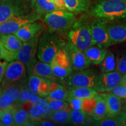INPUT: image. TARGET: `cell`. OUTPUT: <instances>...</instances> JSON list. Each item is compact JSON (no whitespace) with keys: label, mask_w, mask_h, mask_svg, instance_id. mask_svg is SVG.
Here are the masks:
<instances>
[{"label":"cell","mask_w":126,"mask_h":126,"mask_svg":"<svg viewBox=\"0 0 126 126\" xmlns=\"http://www.w3.org/2000/svg\"><path fill=\"white\" fill-rule=\"evenodd\" d=\"M88 11L89 15L95 18L126 19V0H97Z\"/></svg>","instance_id":"obj_1"},{"label":"cell","mask_w":126,"mask_h":126,"mask_svg":"<svg viewBox=\"0 0 126 126\" xmlns=\"http://www.w3.org/2000/svg\"><path fill=\"white\" fill-rule=\"evenodd\" d=\"M67 39L68 43L82 51L95 45L92 37L90 23H88L83 18L75 20L74 24L69 30Z\"/></svg>","instance_id":"obj_2"},{"label":"cell","mask_w":126,"mask_h":126,"mask_svg":"<svg viewBox=\"0 0 126 126\" xmlns=\"http://www.w3.org/2000/svg\"><path fill=\"white\" fill-rule=\"evenodd\" d=\"M54 33L46 32L39 37L37 57L41 61L50 64L55 55L65 46V43Z\"/></svg>","instance_id":"obj_3"},{"label":"cell","mask_w":126,"mask_h":126,"mask_svg":"<svg viewBox=\"0 0 126 126\" xmlns=\"http://www.w3.org/2000/svg\"><path fill=\"white\" fill-rule=\"evenodd\" d=\"M75 20V16L72 12L61 9L47 14L45 17V22L49 32L53 33L66 32L71 28Z\"/></svg>","instance_id":"obj_4"},{"label":"cell","mask_w":126,"mask_h":126,"mask_svg":"<svg viewBox=\"0 0 126 126\" xmlns=\"http://www.w3.org/2000/svg\"><path fill=\"white\" fill-rule=\"evenodd\" d=\"M50 64L55 78L60 79L68 78L73 71L65 46L57 53Z\"/></svg>","instance_id":"obj_5"},{"label":"cell","mask_w":126,"mask_h":126,"mask_svg":"<svg viewBox=\"0 0 126 126\" xmlns=\"http://www.w3.org/2000/svg\"><path fill=\"white\" fill-rule=\"evenodd\" d=\"M26 1L24 0L0 1V25L14 17L26 13Z\"/></svg>","instance_id":"obj_6"},{"label":"cell","mask_w":126,"mask_h":126,"mask_svg":"<svg viewBox=\"0 0 126 126\" xmlns=\"http://www.w3.org/2000/svg\"><path fill=\"white\" fill-rule=\"evenodd\" d=\"M98 74L90 69H84L72 72L68 77L67 82L71 87H88L94 89Z\"/></svg>","instance_id":"obj_7"},{"label":"cell","mask_w":126,"mask_h":126,"mask_svg":"<svg viewBox=\"0 0 126 126\" xmlns=\"http://www.w3.org/2000/svg\"><path fill=\"white\" fill-rule=\"evenodd\" d=\"M26 65L21 61L15 60L9 62L2 81V86L15 83H26Z\"/></svg>","instance_id":"obj_8"},{"label":"cell","mask_w":126,"mask_h":126,"mask_svg":"<svg viewBox=\"0 0 126 126\" xmlns=\"http://www.w3.org/2000/svg\"><path fill=\"white\" fill-rule=\"evenodd\" d=\"M41 35V32L39 33L33 38L25 42L19 50L17 53L16 59L26 65L28 72L29 71L36 62V55L37 54V48L39 37Z\"/></svg>","instance_id":"obj_9"},{"label":"cell","mask_w":126,"mask_h":126,"mask_svg":"<svg viewBox=\"0 0 126 126\" xmlns=\"http://www.w3.org/2000/svg\"><path fill=\"white\" fill-rule=\"evenodd\" d=\"M40 18V16L36 12L16 16L0 25V34L15 33L25 25L34 22Z\"/></svg>","instance_id":"obj_10"},{"label":"cell","mask_w":126,"mask_h":126,"mask_svg":"<svg viewBox=\"0 0 126 126\" xmlns=\"http://www.w3.org/2000/svg\"><path fill=\"white\" fill-rule=\"evenodd\" d=\"M108 25L107 19L101 18H96L90 23L94 44L106 48L111 46L108 31Z\"/></svg>","instance_id":"obj_11"},{"label":"cell","mask_w":126,"mask_h":126,"mask_svg":"<svg viewBox=\"0 0 126 126\" xmlns=\"http://www.w3.org/2000/svg\"><path fill=\"white\" fill-rule=\"evenodd\" d=\"M122 75L117 71L98 74L97 83L94 88L98 92H108L120 83Z\"/></svg>","instance_id":"obj_12"},{"label":"cell","mask_w":126,"mask_h":126,"mask_svg":"<svg viewBox=\"0 0 126 126\" xmlns=\"http://www.w3.org/2000/svg\"><path fill=\"white\" fill-rule=\"evenodd\" d=\"M65 47L68 54L72 70L75 71L84 70L90 66L91 64L88 60L84 51L69 43L65 44Z\"/></svg>","instance_id":"obj_13"},{"label":"cell","mask_w":126,"mask_h":126,"mask_svg":"<svg viewBox=\"0 0 126 126\" xmlns=\"http://www.w3.org/2000/svg\"><path fill=\"white\" fill-rule=\"evenodd\" d=\"M51 80L34 75H29L28 86L42 97H46L50 93Z\"/></svg>","instance_id":"obj_14"},{"label":"cell","mask_w":126,"mask_h":126,"mask_svg":"<svg viewBox=\"0 0 126 126\" xmlns=\"http://www.w3.org/2000/svg\"><path fill=\"white\" fill-rule=\"evenodd\" d=\"M106 104L108 114L106 117H113L122 113L123 110L122 98L110 92H103L99 94Z\"/></svg>","instance_id":"obj_15"},{"label":"cell","mask_w":126,"mask_h":126,"mask_svg":"<svg viewBox=\"0 0 126 126\" xmlns=\"http://www.w3.org/2000/svg\"><path fill=\"white\" fill-rule=\"evenodd\" d=\"M42 28L43 25L41 23L34 22L25 25L14 34L24 43L33 38L40 32Z\"/></svg>","instance_id":"obj_16"},{"label":"cell","mask_w":126,"mask_h":126,"mask_svg":"<svg viewBox=\"0 0 126 126\" xmlns=\"http://www.w3.org/2000/svg\"><path fill=\"white\" fill-rule=\"evenodd\" d=\"M28 72L29 75L43 77L51 80L55 78L50 64L40 60L36 61Z\"/></svg>","instance_id":"obj_17"},{"label":"cell","mask_w":126,"mask_h":126,"mask_svg":"<svg viewBox=\"0 0 126 126\" xmlns=\"http://www.w3.org/2000/svg\"><path fill=\"white\" fill-rule=\"evenodd\" d=\"M84 53L91 64L99 65L108 53L106 48L94 45L85 50Z\"/></svg>","instance_id":"obj_18"},{"label":"cell","mask_w":126,"mask_h":126,"mask_svg":"<svg viewBox=\"0 0 126 126\" xmlns=\"http://www.w3.org/2000/svg\"><path fill=\"white\" fill-rule=\"evenodd\" d=\"M111 46L126 41V23L108 25Z\"/></svg>","instance_id":"obj_19"},{"label":"cell","mask_w":126,"mask_h":126,"mask_svg":"<svg viewBox=\"0 0 126 126\" xmlns=\"http://www.w3.org/2000/svg\"><path fill=\"white\" fill-rule=\"evenodd\" d=\"M27 85H26V83H15V84L6 85L2 86V95L3 97L7 102L16 103L22 89Z\"/></svg>","instance_id":"obj_20"},{"label":"cell","mask_w":126,"mask_h":126,"mask_svg":"<svg viewBox=\"0 0 126 126\" xmlns=\"http://www.w3.org/2000/svg\"><path fill=\"white\" fill-rule=\"evenodd\" d=\"M0 41L4 47L9 51L18 53L23 42L14 33L2 34L0 36Z\"/></svg>","instance_id":"obj_21"},{"label":"cell","mask_w":126,"mask_h":126,"mask_svg":"<svg viewBox=\"0 0 126 126\" xmlns=\"http://www.w3.org/2000/svg\"><path fill=\"white\" fill-rule=\"evenodd\" d=\"M67 10L72 13L80 14L89 10L91 0H64Z\"/></svg>","instance_id":"obj_22"},{"label":"cell","mask_w":126,"mask_h":126,"mask_svg":"<svg viewBox=\"0 0 126 126\" xmlns=\"http://www.w3.org/2000/svg\"><path fill=\"white\" fill-rule=\"evenodd\" d=\"M68 90L70 96L83 99L94 98L98 94V92L92 88L69 86Z\"/></svg>","instance_id":"obj_23"},{"label":"cell","mask_w":126,"mask_h":126,"mask_svg":"<svg viewBox=\"0 0 126 126\" xmlns=\"http://www.w3.org/2000/svg\"><path fill=\"white\" fill-rule=\"evenodd\" d=\"M15 126H32V121L30 119L29 113L26 110L21 108L19 105H17L12 109Z\"/></svg>","instance_id":"obj_24"},{"label":"cell","mask_w":126,"mask_h":126,"mask_svg":"<svg viewBox=\"0 0 126 126\" xmlns=\"http://www.w3.org/2000/svg\"><path fill=\"white\" fill-rule=\"evenodd\" d=\"M94 97L96 102L91 116L94 120L98 122L106 117L108 114V109L105 100L100 94H98Z\"/></svg>","instance_id":"obj_25"},{"label":"cell","mask_w":126,"mask_h":126,"mask_svg":"<svg viewBox=\"0 0 126 126\" xmlns=\"http://www.w3.org/2000/svg\"><path fill=\"white\" fill-rule=\"evenodd\" d=\"M19 106L26 110L29 113L30 119L32 122H39L47 117L40 111L32 101H29L22 103Z\"/></svg>","instance_id":"obj_26"},{"label":"cell","mask_w":126,"mask_h":126,"mask_svg":"<svg viewBox=\"0 0 126 126\" xmlns=\"http://www.w3.org/2000/svg\"><path fill=\"white\" fill-rule=\"evenodd\" d=\"M35 9L36 13L40 16L59 10V8L57 7L53 2V0H36Z\"/></svg>","instance_id":"obj_27"},{"label":"cell","mask_w":126,"mask_h":126,"mask_svg":"<svg viewBox=\"0 0 126 126\" xmlns=\"http://www.w3.org/2000/svg\"><path fill=\"white\" fill-rule=\"evenodd\" d=\"M72 109L70 106L64 109L53 111L48 117L50 121L58 124H69L70 112Z\"/></svg>","instance_id":"obj_28"},{"label":"cell","mask_w":126,"mask_h":126,"mask_svg":"<svg viewBox=\"0 0 126 126\" xmlns=\"http://www.w3.org/2000/svg\"><path fill=\"white\" fill-rule=\"evenodd\" d=\"M97 126H126V117L123 111L117 116L106 117L97 123Z\"/></svg>","instance_id":"obj_29"},{"label":"cell","mask_w":126,"mask_h":126,"mask_svg":"<svg viewBox=\"0 0 126 126\" xmlns=\"http://www.w3.org/2000/svg\"><path fill=\"white\" fill-rule=\"evenodd\" d=\"M89 114L83 110L72 109L70 112L69 124L75 126L84 125L87 123L89 120Z\"/></svg>","instance_id":"obj_30"},{"label":"cell","mask_w":126,"mask_h":126,"mask_svg":"<svg viewBox=\"0 0 126 126\" xmlns=\"http://www.w3.org/2000/svg\"><path fill=\"white\" fill-rule=\"evenodd\" d=\"M100 70L102 73L111 72L116 70V59L112 52L108 51V53L100 64Z\"/></svg>","instance_id":"obj_31"},{"label":"cell","mask_w":126,"mask_h":126,"mask_svg":"<svg viewBox=\"0 0 126 126\" xmlns=\"http://www.w3.org/2000/svg\"><path fill=\"white\" fill-rule=\"evenodd\" d=\"M31 101L35 106L42 111L47 117L51 114L53 112L49 103L45 99L42 98L39 95H36L32 98Z\"/></svg>","instance_id":"obj_32"},{"label":"cell","mask_w":126,"mask_h":126,"mask_svg":"<svg viewBox=\"0 0 126 126\" xmlns=\"http://www.w3.org/2000/svg\"><path fill=\"white\" fill-rule=\"evenodd\" d=\"M36 95H38L36 93L28 87V85L23 88L20 92L19 97L16 101L17 105L25 103L29 101H31L32 98Z\"/></svg>","instance_id":"obj_33"},{"label":"cell","mask_w":126,"mask_h":126,"mask_svg":"<svg viewBox=\"0 0 126 126\" xmlns=\"http://www.w3.org/2000/svg\"><path fill=\"white\" fill-rule=\"evenodd\" d=\"M45 99L49 103L50 106L53 111L64 109L69 106L68 103L65 100L52 99L48 96L45 97Z\"/></svg>","instance_id":"obj_34"},{"label":"cell","mask_w":126,"mask_h":126,"mask_svg":"<svg viewBox=\"0 0 126 126\" xmlns=\"http://www.w3.org/2000/svg\"><path fill=\"white\" fill-rule=\"evenodd\" d=\"M47 96L52 99L67 100V99L70 97V94H69L68 90L64 88V86H63L60 88L51 91Z\"/></svg>","instance_id":"obj_35"},{"label":"cell","mask_w":126,"mask_h":126,"mask_svg":"<svg viewBox=\"0 0 126 126\" xmlns=\"http://www.w3.org/2000/svg\"><path fill=\"white\" fill-rule=\"evenodd\" d=\"M0 126H15L12 109L3 110L2 114H1V117H0Z\"/></svg>","instance_id":"obj_36"},{"label":"cell","mask_w":126,"mask_h":126,"mask_svg":"<svg viewBox=\"0 0 126 126\" xmlns=\"http://www.w3.org/2000/svg\"><path fill=\"white\" fill-rule=\"evenodd\" d=\"M16 56L17 53L7 50L4 47L2 42L0 41V59L4 60L9 63L15 60L16 59Z\"/></svg>","instance_id":"obj_37"},{"label":"cell","mask_w":126,"mask_h":126,"mask_svg":"<svg viewBox=\"0 0 126 126\" xmlns=\"http://www.w3.org/2000/svg\"><path fill=\"white\" fill-rule=\"evenodd\" d=\"M116 70L122 75L126 73V51L120 53L117 57Z\"/></svg>","instance_id":"obj_38"},{"label":"cell","mask_w":126,"mask_h":126,"mask_svg":"<svg viewBox=\"0 0 126 126\" xmlns=\"http://www.w3.org/2000/svg\"><path fill=\"white\" fill-rule=\"evenodd\" d=\"M96 102L95 97L84 99L82 110L84 111L89 116H91L93 110L96 106Z\"/></svg>","instance_id":"obj_39"},{"label":"cell","mask_w":126,"mask_h":126,"mask_svg":"<svg viewBox=\"0 0 126 126\" xmlns=\"http://www.w3.org/2000/svg\"><path fill=\"white\" fill-rule=\"evenodd\" d=\"M67 101L68 103L69 106L71 107L72 109L80 110H82V109L84 99L70 96L67 99Z\"/></svg>","instance_id":"obj_40"},{"label":"cell","mask_w":126,"mask_h":126,"mask_svg":"<svg viewBox=\"0 0 126 126\" xmlns=\"http://www.w3.org/2000/svg\"><path fill=\"white\" fill-rule=\"evenodd\" d=\"M110 92L121 98L126 99V86L125 85L119 84Z\"/></svg>","instance_id":"obj_41"},{"label":"cell","mask_w":126,"mask_h":126,"mask_svg":"<svg viewBox=\"0 0 126 126\" xmlns=\"http://www.w3.org/2000/svg\"><path fill=\"white\" fill-rule=\"evenodd\" d=\"M17 105L16 103H11L5 100L2 94L0 96V108L2 110H12Z\"/></svg>","instance_id":"obj_42"},{"label":"cell","mask_w":126,"mask_h":126,"mask_svg":"<svg viewBox=\"0 0 126 126\" xmlns=\"http://www.w3.org/2000/svg\"><path fill=\"white\" fill-rule=\"evenodd\" d=\"M1 60L2 59H0V83L2 82L4 79L6 70L9 64V62L8 61L5 60L1 61Z\"/></svg>","instance_id":"obj_43"},{"label":"cell","mask_w":126,"mask_h":126,"mask_svg":"<svg viewBox=\"0 0 126 126\" xmlns=\"http://www.w3.org/2000/svg\"><path fill=\"white\" fill-rule=\"evenodd\" d=\"M53 2L56 5V7L61 10H67L65 3L64 0H53Z\"/></svg>","instance_id":"obj_44"},{"label":"cell","mask_w":126,"mask_h":126,"mask_svg":"<svg viewBox=\"0 0 126 126\" xmlns=\"http://www.w3.org/2000/svg\"><path fill=\"white\" fill-rule=\"evenodd\" d=\"M39 123H40V125L43 126H56L55 124V123H53L52 122H50V121H48L47 120H45V119L42 120L39 122Z\"/></svg>","instance_id":"obj_45"},{"label":"cell","mask_w":126,"mask_h":126,"mask_svg":"<svg viewBox=\"0 0 126 126\" xmlns=\"http://www.w3.org/2000/svg\"><path fill=\"white\" fill-rule=\"evenodd\" d=\"M120 84L126 86V73H125L124 74L122 75V79H121V82Z\"/></svg>","instance_id":"obj_46"},{"label":"cell","mask_w":126,"mask_h":126,"mask_svg":"<svg viewBox=\"0 0 126 126\" xmlns=\"http://www.w3.org/2000/svg\"><path fill=\"white\" fill-rule=\"evenodd\" d=\"M122 111H123V112L126 114V100L125 102H124V104L123 105V110Z\"/></svg>","instance_id":"obj_47"},{"label":"cell","mask_w":126,"mask_h":126,"mask_svg":"<svg viewBox=\"0 0 126 126\" xmlns=\"http://www.w3.org/2000/svg\"><path fill=\"white\" fill-rule=\"evenodd\" d=\"M2 88H1V86H0V96L2 94Z\"/></svg>","instance_id":"obj_48"},{"label":"cell","mask_w":126,"mask_h":126,"mask_svg":"<svg viewBox=\"0 0 126 126\" xmlns=\"http://www.w3.org/2000/svg\"><path fill=\"white\" fill-rule=\"evenodd\" d=\"M2 111H3V110L1 109V108H0V117H1V114H2Z\"/></svg>","instance_id":"obj_49"},{"label":"cell","mask_w":126,"mask_h":126,"mask_svg":"<svg viewBox=\"0 0 126 126\" xmlns=\"http://www.w3.org/2000/svg\"><path fill=\"white\" fill-rule=\"evenodd\" d=\"M124 114H125V113H124Z\"/></svg>","instance_id":"obj_50"}]
</instances>
